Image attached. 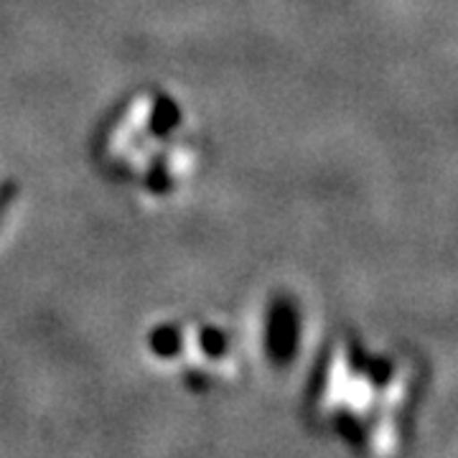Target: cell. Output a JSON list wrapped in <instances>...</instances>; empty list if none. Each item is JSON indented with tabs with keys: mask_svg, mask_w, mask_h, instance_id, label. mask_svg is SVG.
I'll use <instances>...</instances> for the list:
<instances>
[{
	"mask_svg": "<svg viewBox=\"0 0 458 458\" xmlns=\"http://www.w3.org/2000/svg\"><path fill=\"white\" fill-rule=\"evenodd\" d=\"M99 158L132 194L150 204L171 201L199 174L201 148L194 117L161 89L131 95L105 123Z\"/></svg>",
	"mask_w": 458,
	"mask_h": 458,
	"instance_id": "1",
	"label": "cell"
},
{
	"mask_svg": "<svg viewBox=\"0 0 458 458\" xmlns=\"http://www.w3.org/2000/svg\"><path fill=\"white\" fill-rule=\"evenodd\" d=\"M148 354L161 369L194 387L229 382L240 369L237 342L212 318H174L150 328Z\"/></svg>",
	"mask_w": 458,
	"mask_h": 458,
	"instance_id": "2",
	"label": "cell"
},
{
	"mask_svg": "<svg viewBox=\"0 0 458 458\" xmlns=\"http://www.w3.org/2000/svg\"><path fill=\"white\" fill-rule=\"evenodd\" d=\"M13 186H8V183H0V219H3V214L5 212H13Z\"/></svg>",
	"mask_w": 458,
	"mask_h": 458,
	"instance_id": "3",
	"label": "cell"
}]
</instances>
